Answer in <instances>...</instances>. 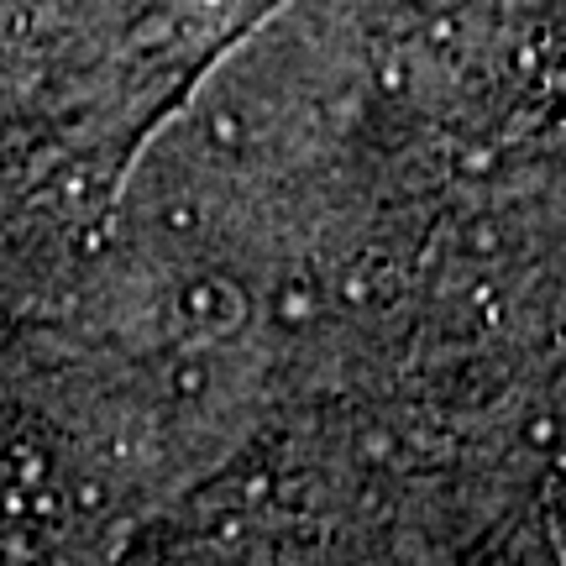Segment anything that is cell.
<instances>
[{"instance_id":"1","label":"cell","mask_w":566,"mask_h":566,"mask_svg":"<svg viewBox=\"0 0 566 566\" xmlns=\"http://www.w3.org/2000/svg\"><path fill=\"white\" fill-rule=\"evenodd\" d=\"M179 388H184V394H199V388H205V367H194V362H189V367L179 372Z\"/></svg>"}]
</instances>
